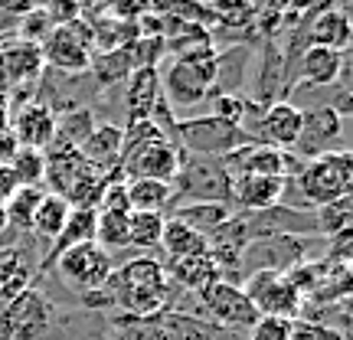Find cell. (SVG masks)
<instances>
[{
    "label": "cell",
    "instance_id": "f1b7e54d",
    "mask_svg": "<svg viewBox=\"0 0 353 340\" xmlns=\"http://www.w3.org/2000/svg\"><path fill=\"white\" fill-rule=\"evenodd\" d=\"M128 210H95V246H101L105 252L112 249H128Z\"/></svg>",
    "mask_w": 353,
    "mask_h": 340
},
{
    "label": "cell",
    "instance_id": "e575fe53",
    "mask_svg": "<svg viewBox=\"0 0 353 340\" xmlns=\"http://www.w3.org/2000/svg\"><path fill=\"white\" fill-rule=\"evenodd\" d=\"M52 17L46 13V7H37L20 17V43H30V46H39L46 43V37L52 33Z\"/></svg>",
    "mask_w": 353,
    "mask_h": 340
},
{
    "label": "cell",
    "instance_id": "d6986e66",
    "mask_svg": "<svg viewBox=\"0 0 353 340\" xmlns=\"http://www.w3.org/2000/svg\"><path fill=\"white\" fill-rule=\"evenodd\" d=\"M347 69V56L324 46H307L301 56V76L311 86H337Z\"/></svg>",
    "mask_w": 353,
    "mask_h": 340
},
{
    "label": "cell",
    "instance_id": "7c38bea8",
    "mask_svg": "<svg viewBox=\"0 0 353 340\" xmlns=\"http://www.w3.org/2000/svg\"><path fill=\"white\" fill-rule=\"evenodd\" d=\"M301 134V108L291 101H272L262 108L255 125V144H272L278 151H291Z\"/></svg>",
    "mask_w": 353,
    "mask_h": 340
},
{
    "label": "cell",
    "instance_id": "1f68e13d",
    "mask_svg": "<svg viewBox=\"0 0 353 340\" xmlns=\"http://www.w3.org/2000/svg\"><path fill=\"white\" fill-rule=\"evenodd\" d=\"M39 200H43V190L39 187H20L10 200L3 203V219L17 229H30L33 226V213H37Z\"/></svg>",
    "mask_w": 353,
    "mask_h": 340
},
{
    "label": "cell",
    "instance_id": "4fadbf2b",
    "mask_svg": "<svg viewBox=\"0 0 353 340\" xmlns=\"http://www.w3.org/2000/svg\"><path fill=\"white\" fill-rule=\"evenodd\" d=\"M52 131H56V114L46 101H26L20 105L17 118L10 121V138L17 148H33V151H43L50 148Z\"/></svg>",
    "mask_w": 353,
    "mask_h": 340
},
{
    "label": "cell",
    "instance_id": "ab89813d",
    "mask_svg": "<svg viewBox=\"0 0 353 340\" xmlns=\"http://www.w3.org/2000/svg\"><path fill=\"white\" fill-rule=\"evenodd\" d=\"M20 190V183H17V177H13V170L7 164H0V206L10 200L13 193Z\"/></svg>",
    "mask_w": 353,
    "mask_h": 340
},
{
    "label": "cell",
    "instance_id": "d4e9b609",
    "mask_svg": "<svg viewBox=\"0 0 353 340\" xmlns=\"http://www.w3.org/2000/svg\"><path fill=\"white\" fill-rule=\"evenodd\" d=\"M307 39H311V46L347 52V43H350V20H347V13L343 10L317 13L311 30H307Z\"/></svg>",
    "mask_w": 353,
    "mask_h": 340
},
{
    "label": "cell",
    "instance_id": "ffe728a7",
    "mask_svg": "<svg viewBox=\"0 0 353 340\" xmlns=\"http://www.w3.org/2000/svg\"><path fill=\"white\" fill-rule=\"evenodd\" d=\"M95 128V114L88 105L82 108H72L65 114H56V131H52V141L46 151L50 154H59V151H76L79 144L88 138V131Z\"/></svg>",
    "mask_w": 353,
    "mask_h": 340
},
{
    "label": "cell",
    "instance_id": "cb8c5ba5",
    "mask_svg": "<svg viewBox=\"0 0 353 340\" xmlns=\"http://www.w3.org/2000/svg\"><path fill=\"white\" fill-rule=\"evenodd\" d=\"M82 242H95V210H72V213H69L59 239L52 242L50 252L43 255V268H50V265L56 262V255H63L65 249L82 246Z\"/></svg>",
    "mask_w": 353,
    "mask_h": 340
},
{
    "label": "cell",
    "instance_id": "44dd1931",
    "mask_svg": "<svg viewBox=\"0 0 353 340\" xmlns=\"http://www.w3.org/2000/svg\"><path fill=\"white\" fill-rule=\"evenodd\" d=\"M125 200L131 213H161L170 210L174 190L164 180H125Z\"/></svg>",
    "mask_w": 353,
    "mask_h": 340
},
{
    "label": "cell",
    "instance_id": "9a60e30c",
    "mask_svg": "<svg viewBox=\"0 0 353 340\" xmlns=\"http://www.w3.org/2000/svg\"><path fill=\"white\" fill-rule=\"evenodd\" d=\"M232 190H236V210L239 213H262V210H272L278 203H285L288 180L285 177L245 174L232 183Z\"/></svg>",
    "mask_w": 353,
    "mask_h": 340
},
{
    "label": "cell",
    "instance_id": "f35d334b",
    "mask_svg": "<svg viewBox=\"0 0 353 340\" xmlns=\"http://www.w3.org/2000/svg\"><path fill=\"white\" fill-rule=\"evenodd\" d=\"M39 0H0V13L3 17H23V13L37 10Z\"/></svg>",
    "mask_w": 353,
    "mask_h": 340
},
{
    "label": "cell",
    "instance_id": "9c48e42d",
    "mask_svg": "<svg viewBox=\"0 0 353 340\" xmlns=\"http://www.w3.org/2000/svg\"><path fill=\"white\" fill-rule=\"evenodd\" d=\"M311 239L301 236H265V239H252L239 252V285L255 272H278L288 275L294 265L304 262Z\"/></svg>",
    "mask_w": 353,
    "mask_h": 340
},
{
    "label": "cell",
    "instance_id": "52a82bcc",
    "mask_svg": "<svg viewBox=\"0 0 353 340\" xmlns=\"http://www.w3.org/2000/svg\"><path fill=\"white\" fill-rule=\"evenodd\" d=\"M52 265H56L59 278L65 281V288L76 291L79 298L88 294V291H99L114 272L112 252H105V249L95 246V242H82V246L65 249L63 255H56V262Z\"/></svg>",
    "mask_w": 353,
    "mask_h": 340
},
{
    "label": "cell",
    "instance_id": "8fae6325",
    "mask_svg": "<svg viewBox=\"0 0 353 340\" xmlns=\"http://www.w3.org/2000/svg\"><path fill=\"white\" fill-rule=\"evenodd\" d=\"M343 125H347V118H341L330 105H317V108L301 112V134L294 141V148L301 151V161H314L330 151H347Z\"/></svg>",
    "mask_w": 353,
    "mask_h": 340
},
{
    "label": "cell",
    "instance_id": "e0dca14e",
    "mask_svg": "<svg viewBox=\"0 0 353 340\" xmlns=\"http://www.w3.org/2000/svg\"><path fill=\"white\" fill-rule=\"evenodd\" d=\"M157 99H161V69H134L128 76V92H125L128 125L148 121Z\"/></svg>",
    "mask_w": 353,
    "mask_h": 340
},
{
    "label": "cell",
    "instance_id": "d6a6232c",
    "mask_svg": "<svg viewBox=\"0 0 353 340\" xmlns=\"http://www.w3.org/2000/svg\"><path fill=\"white\" fill-rule=\"evenodd\" d=\"M7 167L13 170L20 187H39V180L46 177V154L33 148H17Z\"/></svg>",
    "mask_w": 353,
    "mask_h": 340
},
{
    "label": "cell",
    "instance_id": "8d00e7d4",
    "mask_svg": "<svg viewBox=\"0 0 353 340\" xmlns=\"http://www.w3.org/2000/svg\"><path fill=\"white\" fill-rule=\"evenodd\" d=\"M288 340H347L337 328H327V324H317V321H304V317H294L288 330Z\"/></svg>",
    "mask_w": 353,
    "mask_h": 340
},
{
    "label": "cell",
    "instance_id": "4316f807",
    "mask_svg": "<svg viewBox=\"0 0 353 340\" xmlns=\"http://www.w3.org/2000/svg\"><path fill=\"white\" fill-rule=\"evenodd\" d=\"M101 328H105V337L108 340H164V334H161V328L154 321L121 314V311L101 314Z\"/></svg>",
    "mask_w": 353,
    "mask_h": 340
},
{
    "label": "cell",
    "instance_id": "2e32d148",
    "mask_svg": "<svg viewBox=\"0 0 353 340\" xmlns=\"http://www.w3.org/2000/svg\"><path fill=\"white\" fill-rule=\"evenodd\" d=\"M154 324L161 328L164 340H242L236 334L219 330L216 324L203 321V317L187 314V311H174V308L161 311V314L154 317Z\"/></svg>",
    "mask_w": 353,
    "mask_h": 340
},
{
    "label": "cell",
    "instance_id": "3957f363",
    "mask_svg": "<svg viewBox=\"0 0 353 340\" xmlns=\"http://www.w3.org/2000/svg\"><path fill=\"white\" fill-rule=\"evenodd\" d=\"M216 86V50L206 46L200 52H190L174 59V66L161 79V95L167 99L170 112L174 108H190V105H203L210 101Z\"/></svg>",
    "mask_w": 353,
    "mask_h": 340
},
{
    "label": "cell",
    "instance_id": "484cf974",
    "mask_svg": "<svg viewBox=\"0 0 353 340\" xmlns=\"http://www.w3.org/2000/svg\"><path fill=\"white\" fill-rule=\"evenodd\" d=\"M232 213H239V210H232V206H223V203H190V206H176L174 216L180 223H187L190 229H196L200 236H213L216 229L226 223Z\"/></svg>",
    "mask_w": 353,
    "mask_h": 340
},
{
    "label": "cell",
    "instance_id": "83f0119b",
    "mask_svg": "<svg viewBox=\"0 0 353 340\" xmlns=\"http://www.w3.org/2000/svg\"><path fill=\"white\" fill-rule=\"evenodd\" d=\"M69 213H72V206H69L63 197H56V193H43V200H39L37 213H33V226L30 229L37 232L39 239H46L52 246V242L59 239V232H63Z\"/></svg>",
    "mask_w": 353,
    "mask_h": 340
},
{
    "label": "cell",
    "instance_id": "836d02e7",
    "mask_svg": "<svg viewBox=\"0 0 353 340\" xmlns=\"http://www.w3.org/2000/svg\"><path fill=\"white\" fill-rule=\"evenodd\" d=\"M314 216H317L321 236L330 239V236H337V232H347V229H350V197L321 206V210H314Z\"/></svg>",
    "mask_w": 353,
    "mask_h": 340
},
{
    "label": "cell",
    "instance_id": "7402d4cb",
    "mask_svg": "<svg viewBox=\"0 0 353 340\" xmlns=\"http://www.w3.org/2000/svg\"><path fill=\"white\" fill-rule=\"evenodd\" d=\"M161 249L167 252V259H190V255L210 252L206 236H200L196 229H190L187 223H180L176 216L164 219V232H161Z\"/></svg>",
    "mask_w": 353,
    "mask_h": 340
},
{
    "label": "cell",
    "instance_id": "7a4b0ae2",
    "mask_svg": "<svg viewBox=\"0 0 353 340\" xmlns=\"http://www.w3.org/2000/svg\"><path fill=\"white\" fill-rule=\"evenodd\" d=\"M291 183L301 190L304 210H321L334 200L350 197L353 183V157L350 151H330L321 154L314 161H304L298 177H291Z\"/></svg>",
    "mask_w": 353,
    "mask_h": 340
},
{
    "label": "cell",
    "instance_id": "ba28073f",
    "mask_svg": "<svg viewBox=\"0 0 353 340\" xmlns=\"http://www.w3.org/2000/svg\"><path fill=\"white\" fill-rule=\"evenodd\" d=\"M39 50H43V63H50L52 69H59L65 76H82V72H88L92 56H95L92 52L95 50V30L85 26L82 20L59 23L52 26V33Z\"/></svg>",
    "mask_w": 353,
    "mask_h": 340
},
{
    "label": "cell",
    "instance_id": "30bf717a",
    "mask_svg": "<svg viewBox=\"0 0 353 340\" xmlns=\"http://www.w3.org/2000/svg\"><path fill=\"white\" fill-rule=\"evenodd\" d=\"M249 301L255 304V311L262 317H285L294 321L304 311V298L298 294V288L288 281V275H278V272H255L239 285Z\"/></svg>",
    "mask_w": 353,
    "mask_h": 340
},
{
    "label": "cell",
    "instance_id": "4dcf8cb0",
    "mask_svg": "<svg viewBox=\"0 0 353 340\" xmlns=\"http://www.w3.org/2000/svg\"><path fill=\"white\" fill-rule=\"evenodd\" d=\"M161 232H164L161 213H131V219H128V246L144 249V255L161 249Z\"/></svg>",
    "mask_w": 353,
    "mask_h": 340
},
{
    "label": "cell",
    "instance_id": "74e56055",
    "mask_svg": "<svg viewBox=\"0 0 353 340\" xmlns=\"http://www.w3.org/2000/svg\"><path fill=\"white\" fill-rule=\"evenodd\" d=\"M72 334H76V340H108L105 328H101V314H82L79 324H72Z\"/></svg>",
    "mask_w": 353,
    "mask_h": 340
},
{
    "label": "cell",
    "instance_id": "ac0fdd59",
    "mask_svg": "<svg viewBox=\"0 0 353 340\" xmlns=\"http://www.w3.org/2000/svg\"><path fill=\"white\" fill-rule=\"evenodd\" d=\"M167 278L180 285V291H190V294H196L203 291L206 285H213L219 272H216V262L210 259V252L203 255H190V259H167Z\"/></svg>",
    "mask_w": 353,
    "mask_h": 340
},
{
    "label": "cell",
    "instance_id": "6da1fadb",
    "mask_svg": "<svg viewBox=\"0 0 353 340\" xmlns=\"http://www.w3.org/2000/svg\"><path fill=\"white\" fill-rule=\"evenodd\" d=\"M170 190H174L170 210L190 206V203H223L236 210V190L219 157H196V154L180 151V167L170 180Z\"/></svg>",
    "mask_w": 353,
    "mask_h": 340
},
{
    "label": "cell",
    "instance_id": "f546056e",
    "mask_svg": "<svg viewBox=\"0 0 353 340\" xmlns=\"http://www.w3.org/2000/svg\"><path fill=\"white\" fill-rule=\"evenodd\" d=\"M88 72H92V79H95V86H118V82H128V76L134 72L128 46H121V50H108V52H101V56H92Z\"/></svg>",
    "mask_w": 353,
    "mask_h": 340
},
{
    "label": "cell",
    "instance_id": "603a6c76",
    "mask_svg": "<svg viewBox=\"0 0 353 340\" xmlns=\"http://www.w3.org/2000/svg\"><path fill=\"white\" fill-rule=\"evenodd\" d=\"M43 72V50L30 43H17L0 52V79L7 82H33Z\"/></svg>",
    "mask_w": 353,
    "mask_h": 340
},
{
    "label": "cell",
    "instance_id": "8992f818",
    "mask_svg": "<svg viewBox=\"0 0 353 340\" xmlns=\"http://www.w3.org/2000/svg\"><path fill=\"white\" fill-rule=\"evenodd\" d=\"M174 141L183 154L196 157H226L249 141L242 138V131L229 121H219L213 114H193V118H176Z\"/></svg>",
    "mask_w": 353,
    "mask_h": 340
},
{
    "label": "cell",
    "instance_id": "5b68a950",
    "mask_svg": "<svg viewBox=\"0 0 353 340\" xmlns=\"http://www.w3.org/2000/svg\"><path fill=\"white\" fill-rule=\"evenodd\" d=\"M193 298H196V311H200L203 321H210L219 330L236 334V337H245L259 324V317H262L255 311V304L249 301V294L239 285L223 281V278H216L213 285L196 291Z\"/></svg>",
    "mask_w": 353,
    "mask_h": 340
},
{
    "label": "cell",
    "instance_id": "d590c367",
    "mask_svg": "<svg viewBox=\"0 0 353 340\" xmlns=\"http://www.w3.org/2000/svg\"><path fill=\"white\" fill-rule=\"evenodd\" d=\"M213 20L226 26H245L252 20V0H210L206 3Z\"/></svg>",
    "mask_w": 353,
    "mask_h": 340
},
{
    "label": "cell",
    "instance_id": "5bb4252c",
    "mask_svg": "<svg viewBox=\"0 0 353 340\" xmlns=\"http://www.w3.org/2000/svg\"><path fill=\"white\" fill-rule=\"evenodd\" d=\"M121 134L125 128L118 125H95L88 131V138L79 144L76 151L99 177H118V164H121ZM121 180V177H118Z\"/></svg>",
    "mask_w": 353,
    "mask_h": 340
},
{
    "label": "cell",
    "instance_id": "277c9868",
    "mask_svg": "<svg viewBox=\"0 0 353 340\" xmlns=\"http://www.w3.org/2000/svg\"><path fill=\"white\" fill-rule=\"evenodd\" d=\"M0 314L7 317L13 340H46V337L65 340V334L76 324V317H63V311L33 285L20 291L13 301H7V308Z\"/></svg>",
    "mask_w": 353,
    "mask_h": 340
}]
</instances>
